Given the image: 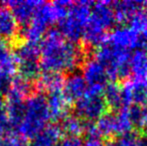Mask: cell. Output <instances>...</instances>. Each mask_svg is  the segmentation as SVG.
Listing matches in <instances>:
<instances>
[{
	"mask_svg": "<svg viewBox=\"0 0 147 146\" xmlns=\"http://www.w3.org/2000/svg\"><path fill=\"white\" fill-rule=\"evenodd\" d=\"M39 47L42 71L71 73L83 63L82 48L64 38L58 29L50 28L41 39Z\"/></svg>",
	"mask_w": 147,
	"mask_h": 146,
	"instance_id": "cell-1",
	"label": "cell"
},
{
	"mask_svg": "<svg viewBox=\"0 0 147 146\" xmlns=\"http://www.w3.org/2000/svg\"><path fill=\"white\" fill-rule=\"evenodd\" d=\"M50 120L46 96L37 91L25 100V113L16 133L25 140L32 139L49 125Z\"/></svg>",
	"mask_w": 147,
	"mask_h": 146,
	"instance_id": "cell-2",
	"label": "cell"
},
{
	"mask_svg": "<svg viewBox=\"0 0 147 146\" xmlns=\"http://www.w3.org/2000/svg\"><path fill=\"white\" fill-rule=\"evenodd\" d=\"M116 17L112 2H93L87 26L82 40L90 46H97L104 42L107 31L115 25Z\"/></svg>",
	"mask_w": 147,
	"mask_h": 146,
	"instance_id": "cell-3",
	"label": "cell"
},
{
	"mask_svg": "<svg viewBox=\"0 0 147 146\" xmlns=\"http://www.w3.org/2000/svg\"><path fill=\"white\" fill-rule=\"evenodd\" d=\"M132 52L124 50L104 40L97 47L95 58L104 66L111 79H125L130 75V61Z\"/></svg>",
	"mask_w": 147,
	"mask_h": 146,
	"instance_id": "cell-4",
	"label": "cell"
},
{
	"mask_svg": "<svg viewBox=\"0 0 147 146\" xmlns=\"http://www.w3.org/2000/svg\"><path fill=\"white\" fill-rule=\"evenodd\" d=\"M134 127L132 119L127 108H122L117 112L105 113L94 124H88L86 127L87 137H117L125 133L131 132Z\"/></svg>",
	"mask_w": 147,
	"mask_h": 146,
	"instance_id": "cell-5",
	"label": "cell"
},
{
	"mask_svg": "<svg viewBox=\"0 0 147 146\" xmlns=\"http://www.w3.org/2000/svg\"><path fill=\"white\" fill-rule=\"evenodd\" d=\"M93 2H73L68 13L58 21V31L67 40L76 43L82 40L87 26Z\"/></svg>",
	"mask_w": 147,
	"mask_h": 146,
	"instance_id": "cell-6",
	"label": "cell"
},
{
	"mask_svg": "<svg viewBox=\"0 0 147 146\" xmlns=\"http://www.w3.org/2000/svg\"><path fill=\"white\" fill-rule=\"evenodd\" d=\"M56 21H58V18L53 4L42 2L29 24L19 28V34L26 41L40 43L45 33L50 29V26Z\"/></svg>",
	"mask_w": 147,
	"mask_h": 146,
	"instance_id": "cell-7",
	"label": "cell"
},
{
	"mask_svg": "<svg viewBox=\"0 0 147 146\" xmlns=\"http://www.w3.org/2000/svg\"><path fill=\"white\" fill-rule=\"evenodd\" d=\"M107 104L103 97V92L89 90L78 101L75 102V115L85 122L97 121L106 113Z\"/></svg>",
	"mask_w": 147,
	"mask_h": 146,
	"instance_id": "cell-8",
	"label": "cell"
},
{
	"mask_svg": "<svg viewBox=\"0 0 147 146\" xmlns=\"http://www.w3.org/2000/svg\"><path fill=\"white\" fill-rule=\"evenodd\" d=\"M105 40L130 52L142 48L147 43V39L128 24H122L121 26L115 27L107 35Z\"/></svg>",
	"mask_w": 147,
	"mask_h": 146,
	"instance_id": "cell-9",
	"label": "cell"
},
{
	"mask_svg": "<svg viewBox=\"0 0 147 146\" xmlns=\"http://www.w3.org/2000/svg\"><path fill=\"white\" fill-rule=\"evenodd\" d=\"M82 75L88 85V89L92 91L103 92L108 82V74L106 69L95 57L88 58L82 63Z\"/></svg>",
	"mask_w": 147,
	"mask_h": 146,
	"instance_id": "cell-10",
	"label": "cell"
},
{
	"mask_svg": "<svg viewBox=\"0 0 147 146\" xmlns=\"http://www.w3.org/2000/svg\"><path fill=\"white\" fill-rule=\"evenodd\" d=\"M123 108L147 104V79H132L121 85Z\"/></svg>",
	"mask_w": 147,
	"mask_h": 146,
	"instance_id": "cell-11",
	"label": "cell"
},
{
	"mask_svg": "<svg viewBox=\"0 0 147 146\" xmlns=\"http://www.w3.org/2000/svg\"><path fill=\"white\" fill-rule=\"evenodd\" d=\"M4 5L11 11L16 22L20 27H25L29 24L34 16L37 8L41 5L42 1L34 0H15V1L3 2ZM19 27V28H20Z\"/></svg>",
	"mask_w": 147,
	"mask_h": 146,
	"instance_id": "cell-12",
	"label": "cell"
},
{
	"mask_svg": "<svg viewBox=\"0 0 147 146\" xmlns=\"http://www.w3.org/2000/svg\"><path fill=\"white\" fill-rule=\"evenodd\" d=\"M88 91V85L82 73L71 72L64 78L62 93L68 102H76L81 99Z\"/></svg>",
	"mask_w": 147,
	"mask_h": 146,
	"instance_id": "cell-13",
	"label": "cell"
},
{
	"mask_svg": "<svg viewBox=\"0 0 147 146\" xmlns=\"http://www.w3.org/2000/svg\"><path fill=\"white\" fill-rule=\"evenodd\" d=\"M145 5V2L134 1V0H124V1L112 2L116 21L128 22L139 15Z\"/></svg>",
	"mask_w": 147,
	"mask_h": 146,
	"instance_id": "cell-14",
	"label": "cell"
},
{
	"mask_svg": "<svg viewBox=\"0 0 147 146\" xmlns=\"http://www.w3.org/2000/svg\"><path fill=\"white\" fill-rule=\"evenodd\" d=\"M47 106L49 109L51 120L58 121L68 114V100L65 98L62 90L47 93Z\"/></svg>",
	"mask_w": 147,
	"mask_h": 146,
	"instance_id": "cell-15",
	"label": "cell"
},
{
	"mask_svg": "<svg viewBox=\"0 0 147 146\" xmlns=\"http://www.w3.org/2000/svg\"><path fill=\"white\" fill-rule=\"evenodd\" d=\"M19 33V25L6 6H0V38L14 40Z\"/></svg>",
	"mask_w": 147,
	"mask_h": 146,
	"instance_id": "cell-16",
	"label": "cell"
},
{
	"mask_svg": "<svg viewBox=\"0 0 147 146\" xmlns=\"http://www.w3.org/2000/svg\"><path fill=\"white\" fill-rule=\"evenodd\" d=\"M64 77L61 73L42 71L39 78L36 80V86L40 93H50L53 91L62 90Z\"/></svg>",
	"mask_w": 147,
	"mask_h": 146,
	"instance_id": "cell-17",
	"label": "cell"
},
{
	"mask_svg": "<svg viewBox=\"0 0 147 146\" xmlns=\"http://www.w3.org/2000/svg\"><path fill=\"white\" fill-rule=\"evenodd\" d=\"M62 131L59 125L49 124L31 139L30 146H57Z\"/></svg>",
	"mask_w": 147,
	"mask_h": 146,
	"instance_id": "cell-18",
	"label": "cell"
},
{
	"mask_svg": "<svg viewBox=\"0 0 147 146\" xmlns=\"http://www.w3.org/2000/svg\"><path fill=\"white\" fill-rule=\"evenodd\" d=\"M17 60L8 41L0 38V71L12 76L17 71Z\"/></svg>",
	"mask_w": 147,
	"mask_h": 146,
	"instance_id": "cell-19",
	"label": "cell"
},
{
	"mask_svg": "<svg viewBox=\"0 0 147 146\" xmlns=\"http://www.w3.org/2000/svg\"><path fill=\"white\" fill-rule=\"evenodd\" d=\"M130 74L133 75L134 79H147V52L144 47L132 52Z\"/></svg>",
	"mask_w": 147,
	"mask_h": 146,
	"instance_id": "cell-20",
	"label": "cell"
},
{
	"mask_svg": "<svg viewBox=\"0 0 147 146\" xmlns=\"http://www.w3.org/2000/svg\"><path fill=\"white\" fill-rule=\"evenodd\" d=\"M14 55L18 62L30 60H40V47L39 43L31 42V41H22L16 43L14 49Z\"/></svg>",
	"mask_w": 147,
	"mask_h": 146,
	"instance_id": "cell-21",
	"label": "cell"
},
{
	"mask_svg": "<svg viewBox=\"0 0 147 146\" xmlns=\"http://www.w3.org/2000/svg\"><path fill=\"white\" fill-rule=\"evenodd\" d=\"M60 129L62 133H65L68 136H79L86 131L87 122L82 120L75 114H67L60 120Z\"/></svg>",
	"mask_w": 147,
	"mask_h": 146,
	"instance_id": "cell-22",
	"label": "cell"
},
{
	"mask_svg": "<svg viewBox=\"0 0 147 146\" xmlns=\"http://www.w3.org/2000/svg\"><path fill=\"white\" fill-rule=\"evenodd\" d=\"M17 72L21 78L25 79L26 81L31 82L36 81L39 78L40 74L42 73L40 61L39 60H30L18 62Z\"/></svg>",
	"mask_w": 147,
	"mask_h": 146,
	"instance_id": "cell-23",
	"label": "cell"
},
{
	"mask_svg": "<svg viewBox=\"0 0 147 146\" xmlns=\"http://www.w3.org/2000/svg\"><path fill=\"white\" fill-rule=\"evenodd\" d=\"M103 97L107 104V107H110L114 110H120L123 108L121 85H118L117 83L107 84L103 90Z\"/></svg>",
	"mask_w": 147,
	"mask_h": 146,
	"instance_id": "cell-24",
	"label": "cell"
},
{
	"mask_svg": "<svg viewBox=\"0 0 147 146\" xmlns=\"http://www.w3.org/2000/svg\"><path fill=\"white\" fill-rule=\"evenodd\" d=\"M107 146H145V141L140 136L139 133L131 131L115 137Z\"/></svg>",
	"mask_w": 147,
	"mask_h": 146,
	"instance_id": "cell-25",
	"label": "cell"
},
{
	"mask_svg": "<svg viewBox=\"0 0 147 146\" xmlns=\"http://www.w3.org/2000/svg\"><path fill=\"white\" fill-rule=\"evenodd\" d=\"M9 89L15 92L18 95H20L21 97H23L24 99H27L30 95L35 93L33 84L31 82L26 81L20 76H16V77L12 78Z\"/></svg>",
	"mask_w": 147,
	"mask_h": 146,
	"instance_id": "cell-26",
	"label": "cell"
},
{
	"mask_svg": "<svg viewBox=\"0 0 147 146\" xmlns=\"http://www.w3.org/2000/svg\"><path fill=\"white\" fill-rule=\"evenodd\" d=\"M57 146H83V140L79 136H68L65 135L60 139Z\"/></svg>",
	"mask_w": 147,
	"mask_h": 146,
	"instance_id": "cell-27",
	"label": "cell"
},
{
	"mask_svg": "<svg viewBox=\"0 0 147 146\" xmlns=\"http://www.w3.org/2000/svg\"><path fill=\"white\" fill-rule=\"evenodd\" d=\"M11 80H12L11 76L0 71V99H1L2 96L5 95L7 90L9 89Z\"/></svg>",
	"mask_w": 147,
	"mask_h": 146,
	"instance_id": "cell-28",
	"label": "cell"
},
{
	"mask_svg": "<svg viewBox=\"0 0 147 146\" xmlns=\"http://www.w3.org/2000/svg\"><path fill=\"white\" fill-rule=\"evenodd\" d=\"M5 146H29L24 138L20 136H7L5 139Z\"/></svg>",
	"mask_w": 147,
	"mask_h": 146,
	"instance_id": "cell-29",
	"label": "cell"
},
{
	"mask_svg": "<svg viewBox=\"0 0 147 146\" xmlns=\"http://www.w3.org/2000/svg\"><path fill=\"white\" fill-rule=\"evenodd\" d=\"M83 146H107V144L99 137H87L85 142H83Z\"/></svg>",
	"mask_w": 147,
	"mask_h": 146,
	"instance_id": "cell-30",
	"label": "cell"
},
{
	"mask_svg": "<svg viewBox=\"0 0 147 146\" xmlns=\"http://www.w3.org/2000/svg\"><path fill=\"white\" fill-rule=\"evenodd\" d=\"M0 146H5V139L2 138V136H0Z\"/></svg>",
	"mask_w": 147,
	"mask_h": 146,
	"instance_id": "cell-31",
	"label": "cell"
},
{
	"mask_svg": "<svg viewBox=\"0 0 147 146\" xmlns=\"http://www.w3.org/2000/svg\"><path fill=\"white\" fill-rule=\"evenodd\" d=\"M145 146H147V141H146V142H145Z\"/></svg>",
	"mask_w": 147,
	"mask_h": 146,
	"instance_id": "cell-32",
	"label": "cell"
}]
</instances>
